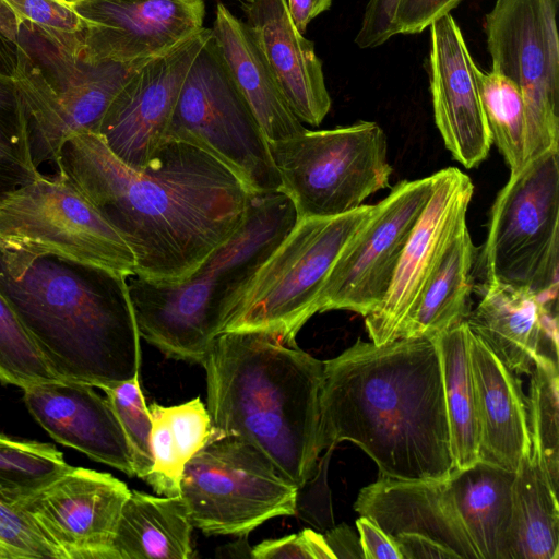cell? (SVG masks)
Instances as JSON below:
<instances>
[{"mask_svg":"<svg viewBox=\"0 0 559 559\" xmlns=\"http://www.w3.org/2000/svg\"><path fill=\"white\" fill-rule=\"evenodd\" d=\"M57 170L130 247L134 275L159 283L192 274L237 230L254 195L214 157L178 141L132 168L84 132L64 143Z\"/></svg>","mask_w":559,"mask_h":559,"instance_id":"1","label":"cell"},{"mask_svg":"<svg viewBox=\"0 0 559 559\" xmlns=\"http://www.w3.org/2000/svg\"><path fill=\"white\" fill-rule=\"evenodd\" d=\"M350 441L379 476L447 479L455 472L436 336L381 345L358 338L323 361L320 451Z\"/></svg>","mask_w":559,"mask_h":559,"instance_id":"2","label":"cell"},{"mask_svg":"<svg viewBox=\"0 0 559 559\" xmlns=\"http://www.w3.org/2000/svg\"><path fill=\"white\" fill-rule=\"evenodd\" d=\"M128 277L50 255L0 254V290L49 368L100 390L139 377Z\"/></svg>","mask_w":559,"mask_h":559,"instance_id":"3","label":"cell"},{"mask_svg":"<svg viewBox=\"0 0 559 559\" xmlns=\"http://www.w3.org/2000/svg\"><path fill=\"white\" fill-rule=\"evenodd\" d=\"M213 432L261 451L299 489L316 474L323 361L260 331L221 334L204 364Z\"/></svg>","mask_w":559,"mask_h":559,"instance_id":"4","label":"cell"},{"mask_svg":"<svg viewBox=\"0 0 559 559\" xmlns=\"http://www.w3.org/2000/svg\"><path fill=\"white\" fill-rule=\"evenodd\" d=\"M296 222L284 193L254 194L237 230L187 278L129 276L140 336L170 358L203 365L239 294Z\"/></svg>","mask_w":559,"mask_h":559,"instance_id":"5","label":"cell"},{"mask_svg":"<svg viewBox=\"0 0 559 559\" xmlns=\"http://www.w3.org/2000/svg\"><path fill=\"white\" fill-rule=\"evenodd\" d=\"M0 61L20 91L37 168L45 163L57 167L64 143L75 134H98L111 103L145 62L100 59L81 31L21 21L1 4Z\"/></svg>","mask_w":559,"mask_h":559,"instance_id":"6","label":"cell"},{"mask_svg":"<svg viewBox=\"0 0 559 559\" xmlns=\"http://www.w3.org/2000/svg\"><path fill=\"white\" fill-rule=\"evenodd\" d=\"M374 205L329 217L297 219L239 294L224 332L260 331L296 345L306 322L319 312L324 283Z\"/></svg>","mask_w":559,"mask_h":559,"instance_id":"7","label":"cell"},{"mask_svg":"<svg viewBox=\"0 0 559 559\" xmlns=\"http://www.w3.org/2000/svg\"><path fill=\"white\" fill-rule=\"evenodd\" d=\"M0 254L50 255L135 274L130 247L60 170L0 193Z\"/></svg>","mask_w":559,"mask_h":559,"instance_id":"8","label":"cell"},{"mask_svg":"<svg viewBox=\"0 0 559 559\" xmlns=\"http://www.w3.org/2000/svg\"><path fill=\"white\" fill-rule=\"evenodd\" d=\"M478 266L484 285L558 296L559 147L510 175L492 204Z\"/></svg>","mask_w":559,"mask_h":559,"instance_id":"9","label":"cell"},{"mask_svg":"<svg viewBox=\"0 0 559 559\" xmlns=\"http://www.w3.org/2000/svg\"><path fill=\"white\" fill-rule=\"evenodd\" d=\"M267 144L281 178L280 192L293 202L297 219L350 212L390 187L388 140L377 122L306 129Z\"/></svg>","mask_w":559,"mask_h":559,"instance_id":"10","label":"cell"},{"mask_svg":"<svg viewBox=\"0 0 559 559\" xmlns=\"http://www.w3.org/2000/svg\"><path fill=\"white\" fill-rule=\"evenodd\" d=\"M180 487L193 527L206 535L247 536L271 519L297 512L299 488L235 436L213 432L185 465Z\"/></svg>","mask_w":559,"mask_h":559,"instance_id":"11","label":"cell"},{"mask_svg":"<svg viewBox=\"0 0 559 559\" xmlns=\"http://www.w3.org/2000/svg\"><path fill=\"white\" fill-rule=\"evenodd\" d=\"M166 141L183 142L204 151L253 194L281 190L267 140L233 83L212 33L185 79Z\"/></svg>","mask_w":559,"mask_h":559,"instance_id":"12","label":"cell"},{"mask_svg":"<svg viewBox=\"0 0 559 559\" xmlns=\"http://www.w3.org/2000/svg\"><path fill=\"white\" fill-rule=\"evenodd\" d=\"M556 0H497L485 29L492 70L520 90L526 162L559 147V41Z\"/></svg>","mask_w":559,"mask_h":559,"instance_id":"13","label":"cell"},{"mask_svg":"<svg viewBox=\"0 0 559 559\" xmlns=\"http://www.w3.org/2000/svg\"><path fill=\"white\" fill-rule=\"evenodd\" d=\"M438 174L397 182L341 252L322 288L319 312L348 310L364 318L379 308Z\"/></svg>","mask_w":559,"mask_h":559,"instance_id":"14","label":"cell"},{"mask_svg":"<svg viewBox=\"0 0 559 559\" xmlns=\"http://www.w3.org/2000/svg\"><path fill=\"white\" fill-rule=\"evenodd\" d=\"M210 37L211 28L203 27L173 49L145 61L111 103L98 135L129 167H144L167 142L185 79Z\"/></svg>","mask_w":559,"mask_h":559,"instance_id":"15","label":"cell"},{"mask_svg":"<svg viewBox=\"0 0 559 559\" xmlns=\"http://www.w3.org/2000/svg\"><path fill=\"white\" fill-rule=\"evenodd\" d=\"M129 495L111 474L71 466L15 504L64 559H117L114 538Z\"/></svg>","mask_w":559,"mask_h":559,"instance_id":"16","label":"cell"},{"mask_svg":"<svg viewBox=\"0 0 559 559\" xmlns=\"http://www.w3.org/2000/svg\"><path fill=\"white\" fill-rule=\"evenodd\" d=\"M435 190L403 249L388 293L365 317L372 343L395 341L397 331L437 271L449 246L466 225L474 185L456 167L439 171Z\"/></svg>","mask_w":559,"mask_h":559,"instance_id":"17","label":"cell"},{"mask_svg":"<svg viewBox=\"0 0 559 559\" xmlns=\"http://www.w3.org/2000/svg\"><path fill=\"white\" fill-rule=\"evenodd\" d=\"M82 37L100 59L136 63L162 55L201 31L203 0H76Z\"/></svg>","mask_w":559,"mask_h":559,"instance_id":"18","label":"cell"},{"mask_svg":"<svg viewBox=\"0 0 559 559\" xmlns=\"http://www.w3.org/2000/svg\"><path fill=\"white\" fill-rule=\"evenodd\" d=\"M429 27L435 122L452 157L472 169L487 158L492 144L476 74L477 66L450 13Z\"/></svg>","mask_w":559,"mask_h":559,"instance_id":"19","label":"cell"},{"mask_svg":"<svg viewBox=\"0 0 559 559\" xmlns=\"http://www.w3.org/2000/svg\"><path fill=\"white\" fill-rule=\"evenodd\" d=\"M23 391L28 412L52 439L135 476L121 424L107 397L96 393L94 386L58 379Z\"/></svg>","mask_w":559,"mask_h":559,"instance_id":"20","label":"cell"},{"mask_svg":"<svg viewBox=\"0 0 559 559\" xmlns=\"http://www.w3.org/2000/svg\"><path fill=\"white\" fill-rule=\"evenodd\" d=\"M466 323L514 372L530 374L538 361L559 366L558 297L487 284Z\"/></svg>","mask_w":559,"mask_h":559,"instance_id":"21","label":"cell"},{"mask_svg":"<svg viewBox=\"0 0 559 559\" xmlns=\"http://www.w3.org/2000/svg\"><path fill=\"white\" fill-rule=\"evenodd\" d=\"M248 32L295 116L319 126L331 108L314 45L293 22L286 0L243 4Z\"/></svg>","mask_w":559,"mask_h":559,"instance_id":"22","label":"cell"},{"mask_svg":"<svg viewBox=\"0 0 559 559\" xmlns=\"http://www.w3.org/2000/svg\"><path fill=\"white\" fill-rule=\"evenodd\" d=\"M354 509L392 539L425 537L457 558L479 559L455 508L449 478L404 480L379 476L359 491Z\"/></svg>","mask_w":559,"mask_h":559,"instance_id":"23","label":"cell"},{"mask_svg":"<svg viewBox=\"0 0 559 559\" xmlns=\"http://www.w3.org/2000/svg\"><path fill=\"white\" fill-rule=\"evenodd\" d=\"M469 359L479 430V462L515 472L531 450L521 380L469 330Z\"/></svg>","mask_w":559,"mask_h":559,"instance_id":"24","label":"cell"},{"mask_svg":"<svg viewBox=\"0 0 559 559\" xmlns=\"http://www.w3.org/2000/svg\"><path fill=\"white\" fill-rule=\"evenodd\" d=\"M211 33L233 83L267 142L287 140L304 132L306 128L290 109L245 22L218 2Z\"/></svg>","mask_w":559,"mask_h":559,"instance_id":"25","label":"cell"},{"mask_svg":"<svg viewBox=\"0 0 559 559\" xmlns=\"http://www.w3.org/2000/svg\"><path fill=\"white\" fill-rule=\"evenodd\" d=\"M514 472L477 462L449 478L452 498L479 559H514Z\"/></svg>","mask_w":559,"mask_h":559,"instance_id":"26","label":"cell"},{"mask_svg":"<svg viewBox=\"0 0 559 559\" xmlns=\"http://www.w3.org/2000/svg\"><path fill=\"white\" fill-rule=\"evenodd\" d=\"M193 525L181 496L130 490L119 518L117 559H189Z\"/></svg>","mask_w":559,"mask_h":559,"instance_id":"27","label":"cell"},{"mask_svg":"<svg viewBox=\"0 0 559 559\" xmlns=\"http://www.w3.org/2000/svg\"><path fill=\"white\" fill-rule=\"evenodd\" d=\"M476 252L465 225L449 246L437 271L401 324L395 340L437 336L466 321L471 312Z\"/></svg>","mask_w":559,"mask_h":559,"instance_id":"28","label":"cell"},{"mask_svg":"<svg viewBox=\"0 0 559 559\" xmlns=\"http://www.w3.org/2000/svg\"><path fill=\"white\" fill-rule=\"evenodd\" d=\"M512 491L514 559H558V489L532 450L522 456L514 472Z\"/></svg>","mask_w":559,"mask_h":559,"instance_id":"29","label":"cell"},{"mask_svg":"<svg viewBox=\"0 0 559 559\" xmlns=\"http://www.w3.org/2000/svg\"><path fill=\"white\" fill-rule=\"evenodd\" d=\"M455 471L479 462V430L466 321L436 336Z\"/></svg>","mask_w":559,"mask_h":559,"instance_id":"30","label":"cell"},{"mask_svg":"<svg viewBox=\"0 0 559 559\" xmlns=\"http://www.w3.org/2000/svg\"><path fill=\"white\" fill-rule=\"evenodd\" d=\"M71 466L50 443L0 433V500L10 504L32 496Z\"/></svg>","mask_w":559,"mask_h":559,"instance_id":"31","label":"cell"},{"mask_svg":"<svg viewBox=\"0 0 559 559\" xmlns=\"http://www.w3.org/2000/svg\"><path fill=\"white\" fill-rule=\"evenodd\" d=\"M481 102L492 143L509 166L510 175L526 163L525 105L518 86L495 71L476 70Z\"/></svg>","mask_w":559,"mask_h":559,"instance_id":"32","label":"cell"},{"mask_svg":"<svg viewBox=\"0 0 559 559\" xmlns=\"http://www.w3.org/2000/svg\"><path fill=\"white\" fill-rule=\"evenodd\" d=\"M39 174L32 156L29 124L20 91L13 78L0 71V188L8 191Z\"/></svg>","mask_w":559,"mask_h":559,"instance_id":"33","label":"cell"},{"mask_svg":"<svg viewBox=\"0 0 559 559\" xmlns=\"http://www.w3.org/2000/svg\"><path fill=\"white\" fill-rule=\"evenodd\" d=\"M526 396L531 450L559 486V366L538 361L530 373Z\"/></svg>","mask_w":559,"mask_h":559,"instance_id":"34","label":"cell"},{"mask_svg":"<svg viewBox=\"0 0 559 559\" xmlns=\"http://www.w3.org/2000/svg\"><path fill=\"white\" fill-rule=\"evenodd\" d=\"M58 379L0 290V381L24 390Z\"/></svg>","mask_w":559,"mask_h":559,"instance_id":"35","label":"cell"},{"mask_svg":"<svg viewBox=\"0 0 559 559\" xmlns=\"http://www.w3.org/2000/svg\"><path fill=\"white\" fill-rule=\"evenodd\" d=\"M128 440L134 475L144 479L152 467V419L139 377L103 389Z\"/></svg>","mask_w":559,"mask_h":559,"instance_id":"36","label":"cell"},{"mask_svg":"<svg viewBox=\"0 0 559 559\" xmlns=\"http://www.w3.org/2000/svg\"><path fill=\"white\" fill-rule=\"evenodd\" d=\"M152 419L151 452L152 467L143 479L160 496L179 497L181 477L186 463L182 461L168 423L166 406L152 403L148 406Z\"/></svg>","mask_w":559,"mask_h":559,"instance_id":"37","label":"cell"},{"mask_svg":"<svg viewBox=\"0 0 559 559\" xmlns=\"http://www.w3.org/2000/svg\"><path fill=\"white\" fill-rule=\"evenodd\" d=\"M0 544L13 558L64 559L55 546L16 504L0 500Z\"/></svg>","mask_w":559,"mask_h":559,"instance_id":"38","label":"cell"},{"mask_svg":"<svg viewBox=\"0 0 559 559\" xmlns=\"http://www.w3.org/2000/svg\"><path fill=\"white\" fill-rule=\"evenodd\" d=\"M168 423L182 461L187 464L213 435L211 416L200 397L166 407Z\"/></svg>","mask_w":559,"mask_h":559,"instance_id":"39","label":"cell"},{"mask_svg":"<svg viewBox=\"0 0 559 559\" xmlns=\"http://www.w3.org/2000/svg\"><path fill=\"white\" fill-rule=\"evenodd\" d=\"M250 557L254 559H336L323 534L310 528L281 538L265 539L251 549Z\"/></svg>","mask_w":559,"mask_h":559,"instance_id":"40","label":"cell"},{"mask_svg":"<svg viewBox=\"0 0 559 559\" xmlns=\"http://www.w3.org/2000/svg\"><path fill=\"white\" fill-rule=\"evenodd\" d=\"M21 21L64 32H80L83 24L71 3L61 0H0Z\"/></svg>","mask_w":559,"mask_h":559,"instance_id":"41","label":"cell"},{"mask_svg":"<svg viewBox=\"0 0 559 559\" xmlns=\"http://www.w3.org/2000/svg\"><path fill=\"white\" fill-rule=\"evenodd\" d=\"M462 0H395L391 20L392 36L416 34L449 14Z\"/></svg>","mask_w":559,"mask_h":559,"instance_id":"42","label":"cell"},{"mask_svg":"<svg viewBox=\"0 0 559 559\" xmlns=\"http://www.w3.org/2000/svg\"><path fill=\"white\" fill-rule=\"evenodd\" d=\"M365 559H402L394 540L366 516L356 520Z\"/></svg>","mask_w":559,"mask_h":559,"instance_id":"43","label":"cell"},{"mask_svg":"<svg viewBox=\"0 0 559 559\" xmlns=\"http://www.w3.org/2000/svg\"><path fill=\"white\" fill-rule=\"evenodd\" d=\"M394 4L395 0H369L360 25L361 33L371 38L389 37Z\"/></svg>","mask_w":559,"mask_h":559,"instance_id":"44","label":"cell"},{"mask_svg":"<svg viewBox=\"0 0 559 559\" xmlns=\"http://www.w3.org/2000/svg\"><path fill=\"white\" fill-rule=\"evenodd\" d=\"M335 558L365 559L358 534L347 524L332 526L323 534Z\"/></svg>","mask_w":559,"mask_h":559,"instance_id":"45","label":"cell"},{"mask_svg":"<svg viewBox=\"0 0 559 559\" xmlns=\"http://www.w3.org/2000/svg\"><path fill=\"white\" fill-rule=\"evenodd\" d=\"M289 14L300 33H305L312 17L313 0H286Z\"/></svg>","mask_w":559,"mask_h":559,"instance_id":"46","label":"cell"},{"mask_svg":"<svg viewBox=\"0 0 559 559\" xmlns=\"http://www.w3.org/2000/svg\"><path fill=\"white\" fill-rule=\"evenodd\" d=\"M332 0H313L312 17H317L322 12L329 10Z\"/></svg>","mask_w":559,"mask_h":559,"instance_id":"47","label":"cell"},{"mask_svg":"<svg viewBox=\"0 0 559 559\" xmlns=\"http://www.w3.org/2000/svg\"><path fill=\"white\" fill-rule=\"evenodd\" d=\"M9 558H13L11 552L3 545L0 544V559Z\"/></svg>","mask_w":559,"mask_h":559,"instance_id":"48","label":"cell"},{"mask_svg":"<svg viewBox=\"0 0 559 559\" xmlns=\"http://www.w3.org/2000/svg\"><path fill=\"white\" fill-rule=\"evenodd\" d=\"M238 1H240L243 5V4L250 3L252 0H238Z\"/></svg>","mask_w":559,"mask_h":559,"instance_id":"49","label":"cell"},{"mask_svg":"<svg viewBox=\"0 0 559 559\" xmlns=\"http://www.w3.org/2000/svg\"><path fill=\"white\" fill-rule=\"evenodd\" d=\"M63 1L67 2V3H72V2H74L76 0H63Z\"/></svg>","mask_w":559,"mask_h":559,"instance_id":"50","label":"cell"},{"mask_svg":"<svg viewBox=\"0 0 559 559\" xmlns=\"http://www.w3.org/2000/svg\"><path fill=\"white\" fill-rule=\"evenodd\" d=\"M61 1H63V0H61ZM63 2H64V1H63Z\"/></svg>","mask_w":559,"mask_h":559,"instance_id":"51","label":"cell"},{"mask_svg":"<svg viewBox=\"0 0 559 559\" xmlns=\"http://www.w3.org/2000/svg\"><path fill=\"white\" fill-rule=\"evenodd\" d=\"M558 2V0H556Z\"/></svg>","mask_w":559,"mask_h":559,"instance_id":"52","label":"cell"}]
</instances>
